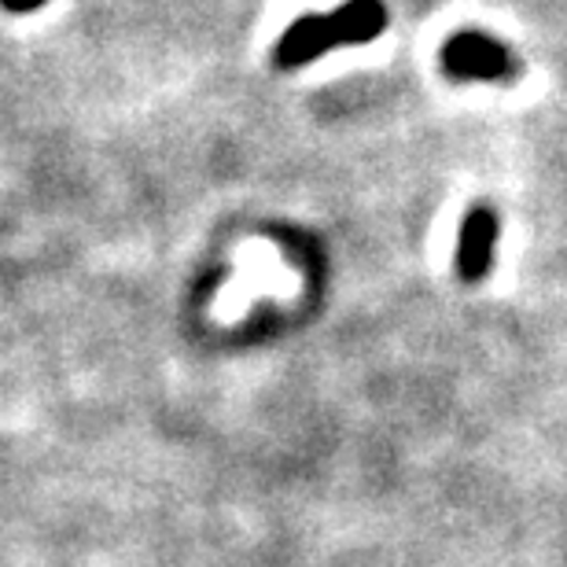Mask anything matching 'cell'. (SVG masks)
I'll return each instance as SVG.
<instances>
[{
    "instance_id": "3",
    "label": "cell",
    "mask_w": 567,
    "mask_h": 567,
    "mask_svg": "<svg viewBox=\"0 0 567 567\" xmlns=\"http://www.w3.org/2000/svg\"><path fill=\"white\" fill-rule=\"evenodd\" d=\"M336 44H343V41H339V27L332 16H302L280 33L274 55H277V66L288 71V66L321 60V55L328 49H336Z\"/></svg>"
},
{
    "instance_id": "1",
    "label": "cell",
    "mask_w": 567,
    "mask_h": 567,
    "mask_svg": "<svg viewBox=\"0 0 567 567\" xmlns=\"http://www.w3.org/2000/svg\"><path fill=\"white\" fill-rule=\"evenodd\" d=\"M442 66L457 82H513L519 74V63L508 52V44L494 41L491 33L480 30L453 33L446 49H442Z\"/></svg>"
},
{
    "instance_id": "5",
    "label": "cell",
    "mask_w": 567,
    "mask_h": 567,
    "mask_svg": "<svg viewBox=\"0 0 567 567\" xmlns=\"http://www.w3.org/2000/svg\"><path fill=\"white\" fill-rule=\"evenodd\" d=\"M0 4H4L8 11H38L44 0H0Z\"/></svg>"
},
{
    "instance_id": "4",
    "label": "cell",
    "mask_w": 567,
    "mask_h": 567,
    "mask_svg": "<svg viewBox=\"0 0 567 567\" xmlns=\"http://www.w3.org/2000/svg\"><path fill=\"white\" fill-rule=\"evenodd\" d=\"M332 19L339 27V41L365 44L380 38L383 27H388V8H383V0H347L343 8L332 11Z\"/></svg>"
},
{
    "instance_id": "2",
    "label": "cell",
    "mask_w": 567,
    "mask_h": 567,
    "mask_svg": "<svg viewBox=\"0 0 567 567\" xmlns=\"http://www.w3.org/2000/svg\"><path fill=\"white\" fill-rule=\"evenodd\" d=\"M494 244H497V214L480 203L464 214L461 221V236H457V277L461 280H483L491 274L494 262Z\"/></svg>"
}]
</instances>
